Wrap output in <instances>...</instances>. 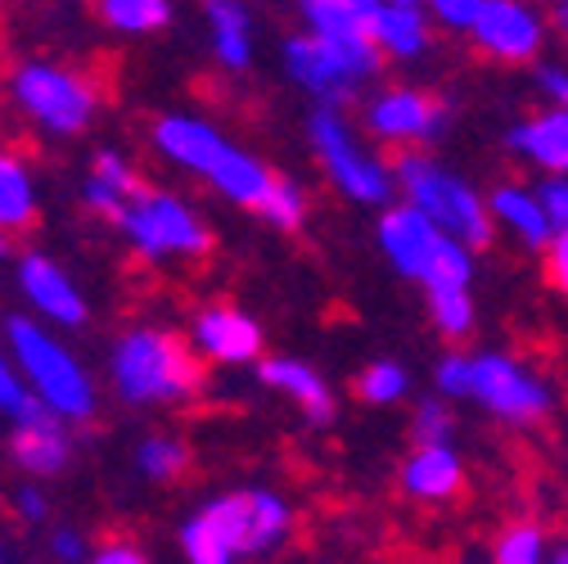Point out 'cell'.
I'll use <instances>...</instances> for the list:
<instances>
[{"mask_svg": "<svg viewBox=\"0 0 568 564\" xmlns=\"http://www.w3.org/2000/svg\"><path fill=\"white\" fill-rule=\"evenodd\" d=\"M284 528H290V511L275 497L244 492V497H222L203 506L181 528V546L194 564H226L244 551H266Z\"/></svg>", "mask_w": 568, "mask_h": 564, "instance_id": "cell-1", "label": "cell"}, {"mask_svg": "<svg viewBox=\"0 0 568 564\" xmlns=\"http://www.w3.org/2000/svg\"><path fill=\"white\" fill-rule=\"evenodd\" d=\"M113 380L131 402H168L199 389V362L159 330H135L113 352Z\"/></svg>", "mask_w": 568, "mask_h": 564, "instance_id": "cell-2", "label": "cell"}, {"mask_svg": "<svg viewBox=\"0 0 568 564\" xmlns=\"http://www.w3.org/2000/svg\"><path fill=\"white\" fill-rule=\"evenodd\" d=\"M10 339H14V352L28 371V380L37 384V393L68 420H87L95 411V397H91V384L87 375L78 371V362L68 357V352L41 334V325L32 321H10Z\"/></svg>", "mask_w": 568, "mask_h": 564, "instance_id": "cell-3", "label": "cell"}, {"mask_svg": "<svg viewBox=\"0 0 568 564\" xmlns=\"http://www.w3.org/2000/svg\"><path fill=\"white\" fill-rule=\"evenodd\" d=\"M397 177L410 190L415 208H424V213H429L447 235H456V240H465L474 249L491 244V222L483 218V203L460 181L443 177L429 159H415V154H402L397 159Z\"/></svg>", "mask_w": 568, "mask_h": 564, "instance_id": "cell-4", "label": "cell"}, {"mask_svg": "<svg viewBox=\"0 0 568 564\" xmlns=\"http://www.w3.org/2000/svg\"><path fill=\"white\" fill-rule=\"evenodd\" d=\"M379 41H329V37H298L290 41V50H284V59H290V73L312 87L316 95L325 100H343L347 87L357 82L362 73H375L379 68Z\"/></svg>", "mask_w": 568, "mask_h": 564, "instance_id": "cell-5", "label": "cell"}, {"mask_svg": "<svg viewBox=\"0 0 568 564\" xmlns=\"http://www.w3.org/2000/svg\"><path fill=\"white\" fill-rule=\"evenodd\" d=\"M126 235L145 258L159 253H207V231L168 194H135L122 218Z\"/></svg>", "mask_w": 568, "mask_h": 564, "instance_id": "cell-6", "label": "cell"}, {"mask_svg": "<svg viewBox=\"0 0 568 564\" xmlns=\"http://www.w3.org/2000/svg\"><path fill=\"white\" fill-rule=\"evenodd\" d=\"M14 95L32 118H41L54 131H82L91 122V109H95L87 82L59 73V68H45V63L23 68L19 82H14Z\"/></svg>", "mask_w": 568, "mask_h": 564, "instance_id": "cell-7", "label": "cell"}, {"mask_svg": "<svg viewBox=\"0 0 568 564\" xmlns=\"http://www.w3.org/2000/svg\"><path fill=\"white\" fill-rule=\"evenodd\" d=\"M312 140H316V150H321L329 177L352 199H366V203H384L388 199V177L366 154L352 150V140H347V131H343V122L334 113H316L312 118Z\"/></svg>", "mask_w": 568, "mask_h": 564, "instance_id": "cell-8", "label": "cell"}, {"mask_svg": "<svg viewBox=\"0 0 568 564\" xmlns=\"http://www.w3.org/2000/svg\"><path fill=\"white\" fill-rule=\"evenodd\" d=\"M474 393L491 406V411H501V415H510V420H537L541 411H546V393L532 384V380H524L510 362H501V357H483V362H474Z\"/></svg>", "mask_w": 568, "mask_h": 564, "instance_id": "cell-9", "label": "cell"}, {"mask_svg": "<svg viewBox=\"0 0 568 564\" xmlns=\"http://www.w3.org/2000/svg\"><path fill=\"white\" fill-rule=\"evenodd\" d=\"M379 240H384L388 258L406 275H424V266H429V258H434V249L443 240V226L424 213V208H397V213L384 218Z\"/></svg>", "mask_w": 568, "mask_h": 564, "instance_id": "cell-10", "label": "cell"}, {"mask_svg": "<svg viewBox=\"0 0 568 564\" xmlns=\"http://www.w3.org/2000/svg\"><path fill=\"white\" fill-rule=\"evenodd\" d=\"M474 32H478L483 50L501 54V59H532V50H537V23L515 0H483Z\"/></svg>", "mask_w": 568, "mask_h": 564, "instance_id": "cell-11", "label": "cell"}, {"mask_svg": "<svg viewBox=\"0 0 568 564\" xmlns=\"http://www.w3.org/2000/svg\"><path fill=\"white\" fill-rule=\"evenodd\" d=\"M194 334H199V348L207 352L212 362H248V357H257V348H262V330L248 316L231 312V308L203 312Z\"/></svg>", "mask_w": 568, "mask_h": 564, "instance_id": "cell-12", "label": "cell"}, {"mask_svg": "<svg viewBox=\"0 0 568 564\" xmlns=\"http://www.w3.org/2000/svg\"><path fill=\"white\" fill-rule=\"evenodd\" d=\"M159 145H163V154H172L176 163H185V168H194V172H203V177L217 168L222 154L231 150L217 131L203 127V122H194V118H163V122H159Z\"/></svg>", "mask_w": 568, "mask_h": 564, "instance_id": "cell-13", "label": "cell"}, {"mask_svg": "<svg viewBox=\"0 0 568 564\" xmlns=\"http://www.w3.org/2000/svg\"><path fill=\"white\" fill-rule=\"evenodd\" d=\"M19 275H23L28 299H32L45 316H54V321H63V325H82L87 308H82V299H78V290H73V280H68L54 262H45V258H28Z\"/></svg>", "mask_w": 568, "mask_h": 564, "instance_id": "cell-14", "label": "cell"}, {"mask_svg": "<svg viewBox=\"0 0 568 564\" xmlns=\"http://www.w3.org/2000/svg\"><path fill=\"white\" fill-rule=\"evenodd\" d=\"M443 118V104L434 95H424V91H397L388 100L375 104L371 113V127L388 140H419V135H429Z\"/></svg>", "mask_w": 568, "mask_h": 564, "instance_id": "cell-15", "label": "cell"}, {"mask_svg": "<svg viewBox=\"0 0 568 564\" xmlns=\"http://www.w3.org/2000/svg\"><path fill=\"white\" fill-rule=\"evenodd\" d=\"M406 487L415 492V497H429V502L456 497L460 492V461L443 443H424V452H415L410 465H406Z\"/></svg>", "mask_w": 568, "mask_h": 564, "instance_id": "cell-16", "label": "cell"}, {"mask_svg": "<svg viewBox=\"0 0 568 564\" xmlns=\"http://www.w3.org/2000/svg\"><path fill=\"white\" fill-rule=\"evenodd\" d=\"M63 456H68V439L59 434L54 415L32 420V425H19V434H14V461H19L23 470L50 474V470L63 465Z\"/></svg>", "mask_w": 568, "mask_h": 564, "instance_id": "cell-17", "label": "cell"}, {"mask_svg": "<svg viewBox=\"0 0 568 564\" xmlns=\"http://www.w3.org/2000/svg\"><path fill=\"white\" fill-rule=\"evenodd\" d=\"M515 150H528L537 163L555 168V172H568V113H550V118H537L528 127H519L510 135Z\"/></svg>", "mask_w": 568, "mask_h": 564, "instance_id": "cell-18", "label": "cell"}, {"mask_svg": "<svg viewBox=\"0 0 568 564\" xmlns=\"http://www.w3.org/2000/svg\"><path fill=\"white\" fill-rule=\"evenodd\" d=\"M262 380L275 384V389H284V393H294V397L307 406V415L316 420V425H325V420L334 415V402H329L325 384H321L303 362H266V366H262Z\"/></svg>", "mask_w": 568, "mask_h": 564, "instance_id": "cell-19", "label": "cell"}, {"mask_svg": "<svg viewBox=\"0 0 568 564\" xmlns=\"http://www.w3.org/2000/svg\"><path fill=\"white\" fill-rule=\"evenodd\" d=\"M207 19L217 32V59L226 68H244L248 63V14L240 0H207Z\"/></svg>", "mask_w": 568, "mask_h": 564, "instance_id": "cell-20", "label": "cell"}, {"mask_svg": "<svg viewBox=\"0 0 568 564\" xmlns=\"http://www.w3.org/2000/svg\"><path fill=\"white\" fill-rule=\"evenodd\" d=\"M32 181L19 159L0 154V231H28L32 226Z\"/></svg>", "mask_w": 568, "mask_h": 564, "instance_id": "cell-21", "label": "cell"}, {"mask_svg": "<svg viewBox=\"0 0 568 564\" xmlns=\"http://www.w3.org/2000/svg\"><path fill=\"white\" fill-rule=\"evenodd\" d=\"M375 41L388 46L393 54H415L424 46V23L415 6H379L375 14Z\"/></svg>", "mask_w": 568, "mask_h": 564, "instance_id": "cell-22", "label": "cell"}, {"mask_svg": "<svg viewBox=\"0 0 568 564\" xmlns=\"http://www.w3.org/2000/svg\"><path fill=\"white\" fill-rule=\"evenodd\" d=\"M496 213L510 218V222L524 231V240H528L532 249H541V244H546L550 213H546V208H537L528 194H519V190H501V194H496Z\"/></svg>", "mask_w": 568, "mask_h": 564, "instance_id": "cell-23", "label": "cell"}, {"mask_svg": "<svg viewBox=\"0 0 568 564\" xmlns=\"http://www.w3.org/2000/svg\"><path fill=\"white\" fill-rule=\"evenodd\" d=\"M424 285L429 290H443V285H465L469 280V253L443 231V240H438V249H434V258H429V266H424Z\"/></svg>", "mask_w": 568, "mask_h": 564, "instance_id": "cell-24", "label": "cell"}, {"mask_svg": "<svg viewBox=\"0 0 568 564\" xmlns=\"http://www.w3.org/2000/svg\"><path fill=\"white\" fill-rule=\"evenodd\" d=\"M104 19L122 32H150L168 23V0H104Z\"/></svg>", "mask_w": 568, "mask_h": 564, "instance_id": "cell-25", "label": "cell"}, {"mask_svg": "<svg viewBox=\"0 0 568 564\" xmlns=\"http://www.w3.org/2000/svg\"><path fill=\"white\" fill-rule=\"evenodd\" d=\"M429 308H434V321H438L452 339H460V334L469 330V321H474V308H469V299H465V285L429 290Z\"/></svg>", "mask_w": 568, "mask_h": 564, "instance_id": "cell-26", "label": "cell"}, {"mask_svg": "<svg viewBox=\"0 0 568 564\" xmlns=\"http://www.w3.org/2000/svg\"><path fill=\"white\" fill-rule=\"evenodd\" d=\"M0 406H6V411L19 420V425H32V420H45V415L54 411L45 397H41V402H37V397H28V393H23V384L10 375V366H6V362H0Z\"/></svg>", "mask_w": 568, "mask_h": 564, "instance_id": "cell-27", "label": "cell"}, {"mask_svg": "<svg viewBox=\"0 0 568 564\" xmlns=\"http://www.w3.org/2000/svg\"><path fill=\"white\" fill-rule=\"evenodd\" d=\"M185 465H190V452H185L181 443L150 439L145 447H140V470H145L150 479H176Z\"/></svg>", "mask_w": 568, "mask_h": 564, "instance_id": "cell-28", "label": "cell"}, {"mask_svg": "<svg viewBox=\"0 0 568 564\" xmlns=\"http://www.w3.org/2000/svg\"><path fill=\"white\" fill-rule=\"evenodd\" d=\"M262 213L275 222V226H298L303 222V194L294 190V181H271L266 199H262Z\"/></svg>", "mask_w": 568, "mask_h": 564, "instance_id": "cell-29", "label": "cell"}, {"mask_svg": "<svg viewBox=\"0 0 568 564\" xmlns=\"http://www.w3.org/2000/svg\"><path fill=\"white\" fill-rule=\"evenodd\" d=\"M402 389H406V375H402L397 366H388V362L371 366V371L357 380V393H362L366 402H393V397H402Z\"/></svg>", "mask_w": 568, "mask_h": 564, "instance_id": "cell-30", "label": "cell"}, {"mask_svg": "<svg viewBox=\"0 0 568 564\" xmlns=\"http://www.w3.org/2000/svg\"><path fill=\"white\" fill-rule=\"evenodd\" d=\"M537 555H541L537 528H510L501 537V546H496V560H501V564H532Z\"/></svg>", "mask_w": 568, "mask_h": 564, "instance_id": "cell-31", "label": "cell"}, {"mask_svg": "<svg viewBox=\"0 0 568 564\" xmlns=\"http://www.w3.org/2000/svg\"><path fill=\"white\" fill-rule=\"evenodd\" d=\"M95 177H100V181H109L113 190H122L126 199H135V194H145V190H140V181L131 177V168H126L122 159H113V154H100V159H95Z\"/></svg>", "mask_w": 568, "mask_h": 564, "instance_id": "cell-32", "label": "cell"}, {"mask_svg": "<svg viewBox=\"0 0 568 564\" xmlns=\"http://www.w3.org/2000/svg\"><path fill=\"white\" fill-rule=\"evenodd\" d=\"M447 430H452V420H447V411H443L438 402L419 406V415H415V434H419V443H443Z\"/></svg>", "mask_w": 568, "mask_h": 564, "instance_id": "cell-33", "label": "cell"}, {"mask_svg": "<svg viewBox=\"0 0 568 564\" xmlns=\"http://www.w3.org/2000/svg\"><path fill=\"white\" fill-rule=\"evenodd\" d=\"M546 280H550L559 294H568V226H564V235L546 253Z\"/></svg>", "mask_w": 568, "mask_h": 564, "instance_id": "cell-34", "label": "cell"}, {"mask_svg": "<svg viewBox=\"0 0 568 564\" xmlns=\"http://www.w3.org/2000/svg\"><path fill=\"white\" fill-rule=\"evenodd\" d=\"M438 384H443L447 393H474V362H465V357H452V362H443V371H438Z\"/></svg>", "mask_w": 568, "mask_h": 564, "instance_id": "cell-35", "label": "cell"}, {"mask_svg": "<svg viewBox=\"0 0 568 564\" xmlns=\"http://www.w3.org/2000/svg\"><path fill=\"white\" fill-rule=\"evenodd\" d=\"M434 10L447 19V23H474L483 0H434Z\"/></svg>", "mask_w": 568, "mask_h": 564, "instance_id": "cell-36", "label": "cell"}, {"mask_svg": "<svg viewBox=\"0 0 568 564\" xmlns=\"http://www.w3.org/2000/svg\"><path fill=\"white\" fill-rule=\"evenodd\" d=\"M546 213H550V222L568 226V185H550L546 190Z\"/></svg>", "mask_w": 568, "mask_h": 564, "instance_id": "cell-37", "label": "cell"}, {"mask_svg": "<svg viewBox=\"0 0 568 564\" xmlns=\"http://www.w3.org/2000/svg\"><path fill=\"white\" fill-rule=\"evenodd\" d=\"M145 560V551H135V546H104L100 551V564H140Z\"/></svg>", "mask_w": 568, "mask_h": 564, "instance_id": "cell-38", "label": "cell"}, {"mask_svg": "<svg viewBox=\"0 0 568 564\" xmlns=\"http://www.w3.org/2000/svg\"><path fill=\"white\" fill-rule=\"evenodd\" d=\"M54 551H59L63 560H78V555H82V542H78L73 533H59V537H54Z\"/></svg>", "mask_w": 568, "mask_h": 564, "instance_id": "cell-39", "label": "cell"}, {"mask_svg": "<svg viewBox=\"0 0 568 564\" xmlns=\"http://www.w3.org/2000/svg\"><path fill=\"white\" fill-rule=\"evenodd\" d=\"M546 91L568 109V78H564V73H546Z\"/></svg>", "mask_w": 568, "mask_h": 564, "instance_id": "cell-40", "label": "cell"}, {"mask_svg": "<svg viewBox=\"0 0 568 564\" xmlns=\"http://www.w3.org/2000/svg\"><path fill=\"white\" fill-rule=\"evenodd\" d=\"M19 502H23V515H28V520H41V511H45V506H41V497H37V492H23Z\"/></svg>", "mask_w": 568, "mask_h": 564, "instance_id": "cell-41", "label": "cell"}, {"mask_svg": "<svg viewBox=\"0 0 568 564\" xmlns=\"http://www.w3.org/2000/svg\"><path fill=\"white\" fill-rule=\"evenodd\" d=\"M555 23L564 28V37H568V0H559V10H555Z\"/></svg>", "mask_w": 568, "mask_h": 564, "instance_id": "cell-42", "label": "cell"}, {"mask_svg": "<svg viewBox=\"0 0 568 564\" xmlns=\"http://www.w3.org/2000/svg\"><path fill=\"white\" fill-rule=\"evenodd\" d=\"M393 6H415V0H393Z\"/></svg>", "mask_w": 568, "mask_h": 564, "instance_id": "cell-43", "label": "cell"}, {"mask_svg": "<svg viewBox=\"0 0 568 564\" xmlns=\"http://www.w3.org/2000/svg\"><path fill=\"white\" fill-rule=\"evenodd\" d=\"M0 249H6V240H0Z\"/></svg>", "mask_w": 568, "mask_h": 564, "instance_id": "cell-44", "label": "cell"}]
</instances>
